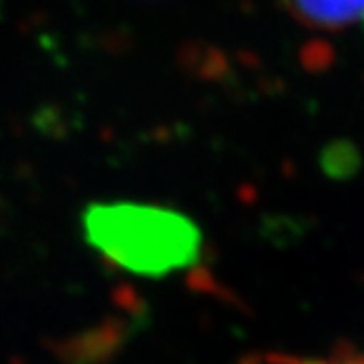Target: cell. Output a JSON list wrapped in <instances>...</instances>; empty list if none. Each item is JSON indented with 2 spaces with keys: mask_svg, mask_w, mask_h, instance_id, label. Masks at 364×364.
I'll list each match as a JSON object with an SVG mask.
<instances>
[{
  "mask_svg": "<svg viewBox=\"0 0 364 364\" xmlns=\"http://www.w3.org/2000/svg\"><path fill=\"white\" fill-rule=\"evenodd\" d=\"M86 240L123 270L161 277L189 268L200 257V228L156 204L95 202L82 218Z\"/></svg>",
  "mask_w": 364,
  "mask_h": 364,
  "instance_id": "1",
  "label": "cell"
},
{
  "mask_svg": "<svg viewBox=\"0 0 364 364\" xmlns=\"http://www.w3.org/2000/svg\"><path fill=\"white\" fill-rule=\"evenodd\" d=\"M288 364H364V355L341 358V360H305V362H288Z\"/></svg>",
  "mask_w": 364,
  "mask_h": 364,
  "instance_id": "3",
  "label": "cell"
},
{
  "mask_svg": "<svg viewBox=\"0 0 364 364\" xmlns=\"http://www.w3.org/2000/svg\"><path fill=\"white\" fill-rule=\"evenodd\" d=\"M283 5L311 29H345L364 18V0H283Z\"/></svg>",
  "mask_w": 364,
  "mask_h": 364,
  "instance_id": "2",
  "label": "cell"
}]
</instances>
